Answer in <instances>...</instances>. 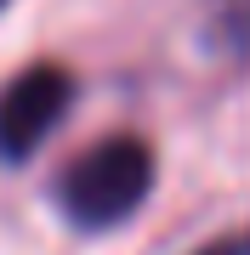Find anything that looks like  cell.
I'll use <instances>...</instances> for the list:
<instances>
[{"label":"cell","instance_id":"5","mask_svg":"<svg viewBox=\"0 0 250 255\" xmlns=\"http://www.w3.org/2000/svg\"><path fill=\"white\" fill-rule=\"evenodd\" d=\"M6 6H11V0H0V11H6Z\"/></svg>","mask_w":250,"mask_h":255},{"label":"cell","instance_id":"3","mask_svg":"<svg viewBox=\"0 0 250 255\" xmlns=\"http://www.w3.org/2000/svg\"><path fill=\"white\" fill-rule=\"evenodd\" d=\"M222 46H233V51H250V6H233L228 17H222Z\"/></svg>","mask_w":250,"mask_h":255},{"label":"cell","instance_id":"2","mask_svg":"<svg viewBox=\"0 0 250 255\" xmlns=\"http://www.w3.org/2000/svg\"><path fill=\"white\" fill-rule=\"evenodd\" d=\"M74 97L80 80L63 63H28L23 74H11V85L0 91V159L28 164L46 147V136L68 119Z\"/></svg>","mask_w":250,"mask_h":255},{"label":"cell","instance_id":"1","mask_svg":"<svg viewBox=\"0 0 250 255\" xmlns=\"http://www.w3.org/2000/svg\"><path fill=\"white\" fill-rule=\"evenodd\" d=\"M154 176H159L154 147L137 130H114L63 164V176L51 182V204L74 233H114L148 204Z\"/></svg>","mask_w":250,"mask_h":255},{"label":"cell","instance_id":"4","mask_svg":"<svg viewBox=\"0 0 250 255\" xmlns=\"http://www.w3.org/2000/svg\"><path fill=\"white\" fill-rule=\"evenodd\" d=\"M188 255H250V227L222 233V238H211V244H199V250H188Z\"/></svg>","mask_w":250,"mask_h":255}]
</instances>
